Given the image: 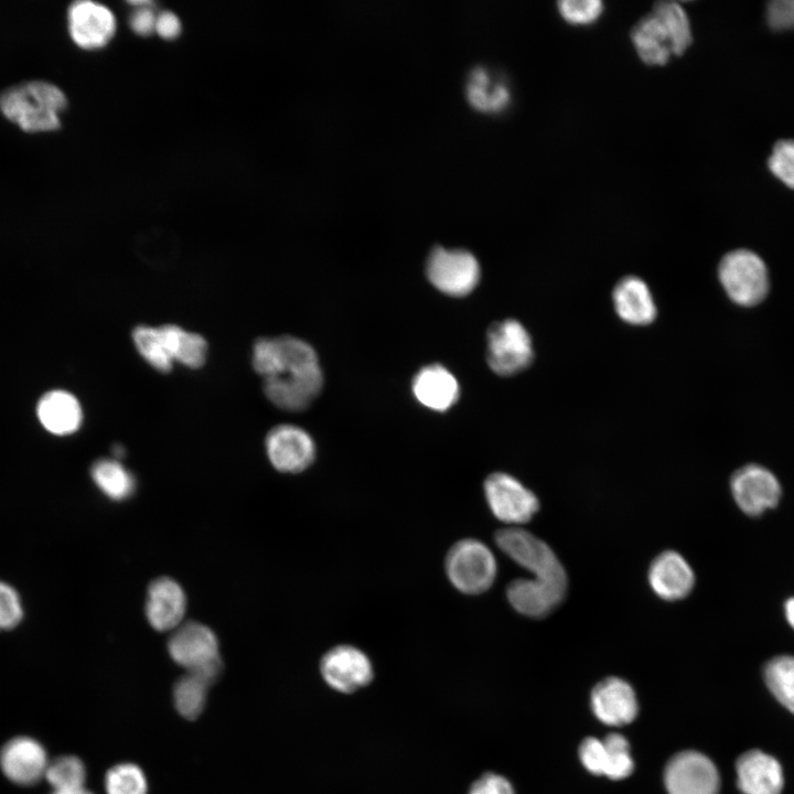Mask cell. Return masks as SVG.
I'll return each mask as SVG.
<instances>
[{"mask_svg":"<svg viewBox=\"0 0 794 794\" xmlns=\"http://www.w3.org/2000/svg\"><path fill=\"white\" fill-rule=\"evenodd\" d=\"M579 755L589 772L603 775L605 750L602 740L592 737L584 739L580 744Z\"/></svg>","mask_w":794,"mask_h":794,"instance_id":"cell-38","label":"cell"},{"mask_svg":"<svg viewBox=\"0 0 794 794\" xmlns=\"http://www.w3.org/2000/svg\"><path fill=\"white\" fill-rule=\"evenodd\" d=\"M737 783L743 794H780L784 785L779 761L760 750L743 753L736 764Z\"/></svg>","mask_w":794,"mask_h":794,"instance_id":"cell-20","label":"cell"},{"mask_svg":"<svg viewBox=\"0 0 794 794\" xmlns=\"http://www.w3.org/2000/svg\"><path fill=\"white\" fill-rule=\"evenodd\" d=\"M125 448L121 444H115L112 447L114 459L120 460L125 455Z\"/></svg>","mask_w":794,"mask_h":794,"instance_id":"cell-43","label":"cell"},{"mask_svg":"<svg viewBox=\"0 0 794 794\" xmlns=\"http://www.w3.org/2000/svg\"><path fill=\"white\" fill-rule=\"evenodd\" d=\"M95 485L110 500L124 501L136 490L132 473L117 459H99L90 468Z\"/></svg>","mask_w":794,"mask_h":794,"instance_id":"cell-27","label":"cell"},{"mask_svg":"<svg viewBox=\"0 0 794 794\" xmlns=\"http://www.w3.org/2000/svg\"><path fill=\"white\" fill-rule=\"evenodd\" d=\"M171 658L187 672L221 664L218 640L207 625L187 621L172 631L168 640Z\"/></svg>","mask_w":794,"mask_h":794,"instance_id":"cell-9","label":"cell"},{"mask_svg":"<svg viewBox=\"0 0 794 794\" xmlns=\"http://www.w3.org/2000/svg\"><path fill=\"white\" fill-rule=\"evenodd\" d=\"M486 360L501 376L515 375L529 366L534 350L529 333L515 319L493 323L486 333Z\"/></svg>","mask_w":794,"mask_h":794,"instance_id":"cell-6","label":"cell"},{"mask_svg":"<svg viewBox=\"0 0 794 794\" xmlns=\"http://www.w3.org/2000/svg\"><path fill=\"white\" fill-rule=\"evenodd\" d=\"M324 680L342 693H353L367 685L373 678L368 657L351 645H339L328 651L321 659Z\"/></svg>","mask_w":794,"mask_h":794,"instance_id":"cell-16","label":"cell"},{"mask_svg":"<svg viewBox=\"0 0 794 794\" xmlns=\"http://www.w3.org/2000/svg\"><path fill=\"white\" fill-rule=\"evenodd\" d=\"M168 352L174 362L189 367L200 368L207 356V342L197 333L186 331L175 324L160 326Z\"/></svg>","mask_w":794,"mask_h":794,"instance_id":"cell-26","label":"cell"},{"mask_svg":"<svg viewBox=\"0 0 794 794\" xmlns=\"http://www.w3.org/2000/svg\"><path fill=\"white\" fill-rule=\"evenodd\" d=\"M22 618L23 609L18 592L0 581V631L15 627Z\"/></svg>","mask_w":794,"mask_h":794,"instance_id":"cell-36","label":"cell"},{"mask_svg":"<svg viewBox=\"0 0 794 794\" xmlns=\"http://www.w3.org/2000/svg\"><path fill=\"white\" fill-rule=\"evenodd\" d=\"M484 494L493 515L509 525L528 523L539 511L536 494L515 476L495 472L484 482Z\"/></svg>","mask_w":794,"mask_h":794,"instance_id":"cell-8","label":"cell"},{"mask_svg":"<svg viewBox=\"0 0 794 794\" xmlns=\"http://www.w3.org/2000/svg\"><path fill=\"white\" fill-rule=\"evenodd\" d=\"M592 709L605 725L630 723L637 713L632 687L621 678L609 677L600 682L591 694Z\"/></svg>","mask_w":794,"mask_h":794,"instance_id":"cell-21","label":"cell"},{"mask_svg":"<svg viewBox=\"0 0 794 794\" xmlns=\"http://www.w3.org/2000/svg\"><path fill=\"white\" fill-rule=\"evenodd\" d=\"M53 794H93V793H90L85 787H83V788L71 790V791H57V792H53Z\"/></svg>","mask_w":794,"mask_h":794,"instance_id":"cell-44","label":"cell"},{"mask_svg":"<svg viewBox=\"0 0 794 794\" xmlns=\"http://www.w3.org/2000/svg\"><path fill=\"white\" fill-rule=\"evenodd\" d=\"M664 780L669 794H718L720 787L715 764L696 751L673 757L666 765Z\"/></svg>","mask_w":794,"mask_h":794,"instance_id":"cell-11","label":"cell"},{"mask_svg":"<svg viewBox=\"0 0 794 794\" xmlns=\"http://www.w3.org/2000/svg\"><path fill=\"white\" fill-rule=\"evenodd\" d=\"M49 762L45 748L26 736L8 740L0 750V769L17 785L36 784L44 777Z\"/></svg>","mask_w":794,"mask_h":794,"instance_id":"cell-15","label":"cell"},{"mask_svg":"<svg viewBox=\"0 0 794 794\" xmlns=\"http://www.w3.org/2000/svg\"><path fill=\"white\" fill-rule=\"evenodd\" d=\"M469 794H515L511 783L503 776L486 773L474 782Z\"/></svg>","mask_w":794,"mask_h":794,"instance_id":"cell-40","label":"cell"},{"mask_svg":"<svg viewBox=\"0 0 794 794\" xmlns=\"http://www.w3.org/2000/svg\"><path fill=\"white\" fill-rule=\"evenodd\" d=\"M730 487L739 508L750 516L775 507L782 494L776 476L759 464L738 469L731 476Z\"/></svg>","mask_w":794,"mask_h":794,"instance_id":"cell-12","label":"cell"},{"mask_svg":"<svg viewBox=\"0 0 794 794\" xmlns=\"http://www.w3.org/2000/svg\"><path fill=\"white\" fill-rule=\"evenodd\" d=\"M619 318L632 325H646L656 318L657 308L647 283L636 276L619 280L612 291Z\"/></svg>","mask_w":794,"mask_h":794,"instance_id":"cell-22","label":"cell"},{"mask_svg":"<svg viewBox=\"0 0 794 794\" xmlns=\"http://www.w3.org/2000/svg\"><path fill=\"white\" fill-rule=\"evenodd\" d=\"M251 363L262 378L266 397L282 410L307 409L322 389L323 376L316 353L301 339L291 335L260 337L253 346Z\"/></svg>","mask_w":794,"mask_h":794,"instance_id":"cell-1","label":"cell"},{"mask_svg":"<svg viewBox=\"0 0 794 794\" xmlns=\"http://www.w3.org/2000/svg\"><path fill=\"white\" fill-rule=\"evenodd\" d=\"M567 588L536 578H518L511 581L506 597L519 614L541 619L550 614L565 599Z\"/></svg>","mask_w":794,"mask_h":794,"instance_id":"cell-19","label":"cell"},{"mask_svg":"<svg viewBox=\"0 0 794 794\" xmlns=\"http://www.w3.org/2000/svg\"><path fill=\"white\" fill-rule=\"evenodd\" d=\"M36 412L42 426L53 434L74 433L82 425L81 404L66 390L55 389L44 394L37 403Z\"/></svg>","mask_w":794,"mask_h":794,"instance_id":"cell-24","label":"cell"},{"mask_svg":"<svg viewBox=\"0 0 794 794\" xmlns=\"http://www.w3.org/2000/svg\"><path fill=\"white\" fill-rule=\"evenodd\" d=\"M146 616L159 632L173 631L183 623L186 597L178 581L160 577L151 581L146 599Z\"/></svg>","mask_w":794,"mask_h":794,"instance_id":"cell-18","label":"cell"},{"mask_svg":"<svg viewBox=\"0 0 794 794\" xmlns=\"http://www.w3.org/2000/svg\"><path fill=\"white\" fill-rule=\"evenodd\" d=\"M182 31L179 17L171 11H163L157 14L154 32L164 40L176 39Z\"/></svg>","mask_w":794,"mask_h":794,"instance_id":"cell-41","label":"cell"},{"mask_svg":"<svg viewBox=\"0 0 794 794\" xmlns=\"http://www.w3.org/2000/svg\"><path fill=\"white\" fill-rule=\"evenodd\" d=\"M412 391L421 405L436 411L449 409L460 394L455 377L439 364L425 366L416 374Z\"/></svg>","mask_w":794,"mask_h":794,"instance_id":"cell-23","label":"cell"},{"mask_svg":"<svg viewBox=\"0 0 794 794\" xmlns=\"http://www.w3.org/2000/svg\"><path fill=\"white\" fill-rule=\"evenodd\" d=\"M602 741L605 750L603 775L613 780L627 777L634 769L627 740L619 733H610Z\"/></svg>","mask_w":794,"mask_h":794,"instance_id":"cell-33","label":"cell"},{"mask_svg":"<svg viewBox=\"0 0 794 794\" xmlns=\"http://www.w3.org/2000/svg\"><path fill=\"white\" fill-rule=\"evenodd\" d=\"M44 777L54 792L78 790L84 787L86 768L75 755H61L49 762Z\"/></svg>","mask_w":794,"mask_h":794,"instance_id":"cell-31","label":"cell"},{"mask_svg":"<svg viewBox=\"0 0 794 794\" xmlns=\"http://www.w3.org/2000/svg\"><path fill=\"white\" fill-rule=\"evenodd\" d=\"M465 92L470 104L485 112L502 111L512 98L506 83L480 65L470 71Z\"/></svg>","mask_w":794,"mask_h":794,"instance_id":"cell-25","label":"cell"},{"mask_svg":"<svg viewBox=\"0 0 794 794\" xmlns=\"http://www.w3.org/2000/svg\"><path fill=\"white\" fill-rule=\"evenodd\" d=\"M132 340L138 353L154 369L168 373L173 361L168 352L160 326L138 325L132 331Z\"/></svg>","mask_w":794,"mask_h":794,"instance_id":"cell-29","label":"cell"},{"mask_svg":"<svg viewBox=\"0 0 794 794\" xmlns=\"http://www.w3.org/2000/svg\"><path fill=\"white\" fill-rule=\"evenodd\" d=\"M763 676L775 699L794 713V656L773 657L766 663Z\"/></svg>","mask_w":794,"mask_h":794,"instance_id":"cell-28","label":"cell"},{"mask_svg":"<svg viewBox=\"0 0 794 794\" xmlns=\"http://www.w3.org/2000/svg\"><path fill=\"white\" fill-rule=\"evenodd\" d=\"M210 685L192 673L179 678L173 688V701L178 712L189 719L197 718L206 704Z\"/></svg>","mask_w":794,"mask_h":794,"instance_id":"cell-30","label":"cell"},{"mask_svg":"<svg viewBox=\"0 0 794 794\" xmlns=\"http://www.w3.org/2000/svg\"><path fill=\"white\" fill-rule=\"evenodd\" d=\"M766 21L776 31L794 29V0H774L768 4Z\"/></svg>","mask_w":794,"mask_h":794,"instance_id":"cell-39","label":"cell"},{"mask_svg":"<svg viewBox=\"0 0 794 794\" xmlns=\"http://www.w3.org/2000/svg\"><path fill=\"white\" fill-rule=\"evenodd\" d=\"M426 272L431 285L452 297L469 294L480 280L479 262L465 249L433 247L427 259Z\"/></svg>","mask_w":794,"mask_h":794,"instance_id":"cell-7","label":"cell"},{"mask_svg":"<svg viewBox=\"0 0 794 794\" xmlns=\"http://www.w3.org/2000/svg\"><path fill=\"white\" fill-rule=\"evenodd\" d=\"M768 164L782 183L794 189V140H779L772 149Z\"/></svg>","mask_w":794,"mask_h":794,"instance_id":"cell-35","label":"cell"},{"mask_svg":"<svg viewBox=\"0 0 794 794\" xmlns=\"http://www.w3.org/2000/svg\"><path fill=\"white\" fill-rule=\"evenodd\" d=\"M784 613L787 623L794 630V597L785 601Z\"/></svg>","mask_w":794,"mask_h":794,"instance_id":"cell-42","label":"cell"},{"mask_svg":"<svg viewBox=\"0 0 794 794\" xmlns=\"http://www.w3.org/2000/svg\"><path fill=\"white\" fill-rule=\"evenodd\" d=\"M266 451L272 466L283 473L302 472L315 458V446L310 434L287 423L278 425L268 432Z\"/></svg>","mask_w":794,"mask_h":794,"instance_id":"cell-14","label":"cell"},{"mask_svg":"<svg viewBox=\"0 0 794 794\" xmlns=\"http://www.w3.org/2000/svg\"><path fill=\"white\" fill-rule=\"evenodd\" d=\"M631 40L641 61L651 66L665 65L687 50L672 24L653 10L635 23Z\"/></svg>","mask_w":794,"mask_h":794,"instance_id":"cell-10","label":"cell"},{"mask_svg":"<svg viewBox=\"0 0 794 794\" xmlns=\"http://www.w3.org/2000/svg\"><path fill=\"white\" fill-rule=\"evenodd\" d=\"M67 105L66 96L44 81L25 82L0 95V110L26 132L52 131L61 126L60 115Z\"/></svg>","mask_w":794,"mask_h":794,"instance_id":"cell-2","label":"cell"},{"mask_svg":"<svg viewBox=\"0 0 794 794\" xmlns=\"http://www.w3.org/2000/svg\"><path fill=\"white\" fill-rule=\"evenodd\" d=\"M67 26L73 42L83 50L106 46L116 33V17L105 4L79 0L67 11Z\"/></svg>","mask_w":794,"mask_h":794,"instance_id":"cell-13","label":"cell"},{"mask_svg":"<svg viewBox=\"0 0 794 794\" xmlns=\"http://www.w3.org/2000/svg\"><path fill=\"white\" fill-rule=\"evenodd\" d=\"M719 281L734 303L752 307L760 303L769 291V273L764 261L748 249L726 254L718 266Z\"/></svg>","mask_w":794,"mask_h":794,"instance_id":"cell-4","label":"cell"},{"mask_svg":"<svg viewBox=\"0 0 794 794\" xmlns=\"http://www.w3.org/2000/svg\"><path fill=\"white\" fill-rule=\"evenodd\" d=\"M497 547L533 578L567 588L566 570L551 547L530 532L512 526L495 533Z\"/></svg>","mask_w":794,"mask_h":794,"instance_id":"cell-3","label":"cell"},{"mask_svg":"<svg viewBox=\"0 0 794 794\" xmlns=\"http://www.w3.org/2000/svg\"><path fill=\"white\" fill-rule=\"evenodd\" d=\"M647 580L659 599L672 602L685 599L693 591L696 578L691 566L679 552L665 550L652 560Z\"/></svg>","mask_w":794,"mask_h":794,"instance_id":"cell-17","label":"cell"},{"mask_svg":"<svg viewBox=\"0 0 794 794\" xmlns=\"http://www.w3.org/2000/svg\"><path fill=\"white\" fill-rule=\"evenodd\" d=\"M444 566L450 582L466 594H479L489 590L497 572L491 549L473 538L457 541L449 549Z\"/></svg>","mask_w":794,"mask_h":794,"instance_id":"cell-5","label":"cell"},{"mask_svg":"<svg viewBox=\"0 0 794 794\" xmlns=\"http://www.w3.org/2000/svg\"><path fill=\"white\" fill-rule=\"evenodd\" d=\"M135 10L129 18V26L140 36H147L154 32L157 14L152 8V1H130Z\"/></svg>","mask_w":794,"mask_h":794,"instance_id":"cell-37","label":"cell"},{"mask_svg":"<svg viewBox=\"0 0 794 794\" xmlns=\"http://www.w3.org/2000/svg\"><path fill=\"white\" fill-rule=\"evenodd\" d=\"M107 794H147L148 782L143 771L133 763H120L105 776Z\"/></svg>","mask_w":794,"mask_h":794,"instance_id":"cell-32","label":"cell"},{"mask_svg":"<svg viewBox=\"0 0 794 794\" xmlns=\"http://www.w3.org/2000/svg\"><path fill=\"white\" fill-rule=\"evenodd\" d=\"M561 18L573 25H588L599 19L603 3L599 0H562L557 2Z\"/></svg>","mask_w":794,"mask_h":794,"instance_id":"cell-34","label":"cell"}]
</instances>
